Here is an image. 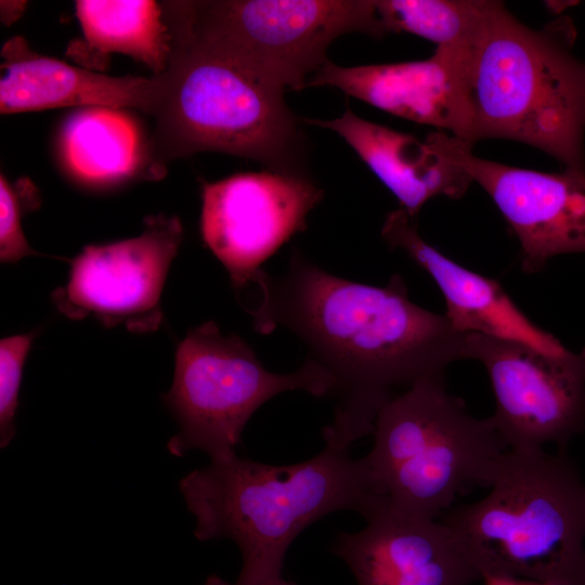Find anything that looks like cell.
I'll use <instances>...</instances> for the list:
<instances>
[{"instance_id":"obj_20","label":"cell","mask_w":585,"mask_h":585,"mask_svg":"<svg viewBox=\"0 0 585 585\" xmlns=\"http://www.w3.org/2000/svg\"><path fill=\"white\" fill-rule=\"evenodd\" d=\"M490 0H374L381 37L408 32L437 47L468 46Z\"/></svg>"},{"instance_id":"obj_13","label":"cell","mask_w":585,"mask_h":585,"mask_svg":"<svg viewBox=\"0 0 585 585\" xmlns=\"http://www.w3.org/2000/svg\"><path fill=\"white\" fill-rule=\"evenodd\" d=\"M361 531L341 532L330 550L359 585H471L482 573L440 519L377 507Z\"/></svg>"},{"instance_id":"obj_8","label":"cell","mask_w":585,"mask_h":585,"mask_svg":"<svg viewBox=\"0 0 585 585\" xmlns=\"http://www.w3.org/2000/svg\"><path fill=\"white\" fill-rule=\"evenodd\" d=\"M187 35L285 91L306 88L338 37H381L374 0L181 1Z\"/></svg>"},{"instance_id":"obj_25","label":"cell","mask_w":585,"mask_h":585,"mask_svg":"<svg viewBox=\"0 0 585 585\" xmlns=\"http://www.w3.org/2000/svg\"><path fill=\"white\" fill-rule=\"evenodd\" d=\"M486 585H540L530 582L515 581V580H485Z\"/></svg>"},{"instance_id":"obj_22","label":"cell","mask_w":585,"mask_h":585,"mask_svg":"<svg viewBox=\"0 0 585 585\" xmlns=\"http://www.w3.org/2000/svg\"><path fill=\"white\" fill-rule=\"evenodd\" d=\"M31 334L1 339L0 342V447H6L15 434V413L23 365L31 346Z\"/></svg>"},{"instance_id":"obj_7","label":"cell","mask_w":585,"mask_h":585,"mask_svg":"<svg viewBox=\"0 0 585 585\" xmlns=\"http://www.w3.org/2000/svg\"><path fill=\"white\" fill-rule=\"evenodd\" d=\"M332 388L330 375L313 361L306 359L291 373L270 372L240 337L223 335L213 321L206 322L179 343L173 381L162 395L179 426L168 452L183 457L202 451L210 460L230 457L266 401L292 390L323 398Z\"/></svg>"},{"instance_id":"obj_24","label":"cell","mask_w":585,"mask_h":585,"mask_svg":"<svg viewBox=\"0 0 585 585\" xmlns=\"http://www.w3.org/2000/svg\"><path fill=\"white\" fill-rule=\"evenodd\" d=\"M203 585H238V584L236 582H229V581L224 580L223 577H221V576H219L217 574H211L206 578V581L204 582ZM258 585H296V584L285 580L282 576V577H278V578H274V580H270V581L260 583Z\"/></svg>"},{"instance_id":"obj_11","label":"cell","mask_w":585,"mask_h":585,"mask_svg":"<svg viewBox=\"0 0 585 585\" xmlns=\"http://www.w3.org/2000/svg\"><path fill=\"white\" fill-rule=\"evenodd\" d=\"M183 238L177 217L150 216L133 238L86 246L67 259L69 280L52 292L70 320L93 316L106 327L132 333L156 330L162 320L161 290Z\"/></svg>"},{"instance_id":"obj_15","label":"cell","mask_w":585,"mask_h":585,"mask_svg":"<svg viewBox=\"0 0 585 585\" xmlns=\"http://www.w3.org/2000/svg\"><path fill=\"white\" fill-rule=\"evenodd\" d=\"M381 236L431 276L445 299L444 314L459 333L516 340L554 355L568 351L520 310L498 281L466 269L428 244L402 208L387 214Z\"/></svg>"},{"instance_id":"obj_5","label":"cell","mask_w":585,"mask_h":585,"mask_svg":"<svg viewBox=\"0 0 585 585\" xmlns=\"http://www.w3.org/2000/svg\"><path fill=\"white\" fill-rule=\"evenodd\" d=\"M174 47L165 73L156 127L147 145L151 177L164 164L199 152L259 161L269 170H298L300 119L284 92L242 65L195 42L176 17Z\"/></svg>"},{"instance_id":"obj_1","label":"cell","mask_w":585,"mask_h":585,"mask_svg":"<svg viewBox=\"0 0 585 585\" xmlns=\"http://www.w3.org/2000/svg\"><path fill=\"white\" fill-rule=\"evenodd\" d=\"M242 301L253 327L270 334L282 326L307 347V358L333 379V420L322 429L325 445L350 448L373 434L378 413L417 381L444 376L465 360V334L445 314L428 311L408 297L394 274L382 287L341 278L298 249L280 275L261 270Z\"/></svg>"},{"instance_id":"obj_14","label":"cell","mask_w":585,"mask_h":585,"mask_svg":"<svg viewBox=\"0 0 585 585\" xmlns=\"http://www.w3.org/2000/svg\"><path fill=\"white\" fill-rule=\"evenodd\" d=\"M468 46L437 47L430 57L412 62L343 67L327 61L308 80L306 88L335 87L378 109L434 127L437 131L467 142Z\"/></svg>"},{"instance_id":"obj_19","label":"cell","mask_w":585,"mask_h":585,"mask_svg":"<svg viewBox=\"0 0 585 585\" xmlns=\"http://www.w3.org/2000/svg\"><path fill=\"white\" fill-rule=\"evenodd\" d=\"M76 14L87 43L100 54L118 52L154 75L169 66L174 35L164 5L151 0H78Z\"/></svg>"},{"instance_id":"obj_9","label":"cell","mask_w":585,"mask_h":585,"mask_svg":"<svg viewBox=\"0 0 585 585\" xmlns=\"http://www.w3.org/2000/svg\"><path fill=\"white\" fill-rule=\"evenodd\" d=\"M465 359L486 369L495 400L491 416L508 450H567L585 430V347L560 355L523 342L466 333Z\"/></svg>"},{"instance_id":"obj_6","label":"cell","mask_w":585,"mask_h":585,"mask_svg":"<svg viewBox=\"0 0 585 585\" xmlns=\"http://www.w3.org/2000/svg\"><path fill=\"white\" fill-rule=\"evenodd\" d=\"M364 456L379 507L438 519L454 500L487 487L508 450L491 416L476 418L446 390L444 376L421 379L380 410Z\"/></svg>"},{"instance_id":"obj_12","label":"cell","mask_w":585,"mask_h":585,"mask_svg":"<svg viewBox=\"0 0 585 585\" xmlns=\"http://www.w3.org/2000/svg\"><path fill=\"white\" fill-rule=\"evenodd\" d=\"M439 153L491 197L520 244V268L541 272L559 255L585 252V171L542 172L476 156L443 131L427 135Z\"/></svg>"},{"instance_id":"obj_18","label":"cell","mask_w":585,"mask_h":585,"mask_svg":"<svg viewBox=\"0 0 585 585\" xmlns=\"http://www.w3.org/2000/svg\"><path fill=\"white\" fill-rule=\"evenodd\" d=\"M68 169L90 183H114L147 173L150 164L135 121L121 109L91 106L74 112L61 131Z\"/></svg>"},{"instance_id":"obj_23","label":"cell","mask_w":585,"mask_h":585,"mask_svg":"<svg viewBox=\"0 0 585 585\" xmlns=\"http://www.w3.org/2000/svg\"><path fill=\"white\" fill-rule=\"evenodd\" d=\"M26 1H1V21L11 24L16 21L26 8Z\"/></svg>"},{"instance_id":"obj_4","label":"cell","mask_w":585,"mask_h":585,"mask_svg":"<svg viewBox=\"0 0 585 585\" xmlns=\"http://www.w3.org/2000/svg\"><path fill=\"white\" fill-rule=\"evenodd\" d=\"M487 489L440 519L483 581L585 585V482L567 450H507Z\"/></svg>"},{"instance_id":"obj_10","label":"cell","mask_w":585,"mask_h":585,"mask_svg":"<svg viewBox=\"0 0 585 585\" xmlns=\"http://www.w3.org/2000/svg\"><path fill=\"white\" fill-rule=\"evenodd\" d=\"M323 190L302 173H237L202 187L200 232L240 299L262 263L307 229Z\"/></svg>"},{"instance_id":"obj_3","label":"cell","mask_w":585,"mask_h":585,"mask_svg":"<svg viewBox=\"0 0 585 585\" xmlns=\"http://www.w3.org/2000/svg\"><path fill=\"white\" fill-rule=\"evenodd\" d=\"M574 39L568 17L533 29L490 0L466 56L467 142L517 141L585 171V62Z\"/></svg>"},{"instance_id":"obj_17","label":"cell","mask_w":585,"mask_h":585,"mask_svg":"<svg viewBox=\"0 0 585 585\" xmlns=\"http://www.w3.org/2000/svg\"><path fill=\"white\" fill-rule=\"evenodd\" d=\"M306 123L338 133L356 152L400 208L414 220L422 206L435 196L460 198L472 183L457 166L444 158L431 141L365 120L348 106L335 119H301Z\"/></svg>"},{"instance_id":"obj_16","label":"cell","mask_w":585,"mask_h":585,"mask_svg":"<svg viewBox=\"0 0 585 585\" xmlns=\"http://www.w3.org/2000/svg\"><path fill=\"white\" fill-rule=\"evenodd\" d=\"M1 56V114L105 106L154 115L164 90L160 75L145 78L95 73L38 54L22 37L8 40Z\"/></svg>"},{"instance_id":"obj_21","label":"cell","mask_w":585,"mask_h":585,"mask_svg":"<svg viewBox=\"0 0 585 585\" xmlns=\"http://www.w3.org/2000/svg\"><path fill=\"white\" fill-rule=\"evenodd\" d=\"M40 195L36 185L27 178L14 183L0 176V259L15 262L24 257L38 256L23 233L24 214L38 209Z\"/></svg>"},{"instance_id":"obj_2","label":"cell","mask_w":585,"mask_h":585,"mask_svg":"<svg viewBox=\"0 0 585 585\" xmlns=\"http://www.w3.org/2000/svg\"><path fill=\"white\" fill-rule=\"evenodd\" d=\"M179 490L195 518L196 540H230L238 547V585L282 577L291 543L324 516L351 510L365 519L378 505L364 458L327 445L290 465L236 454L210 460L185 474Z\"/></svg>"}]
</instances>
